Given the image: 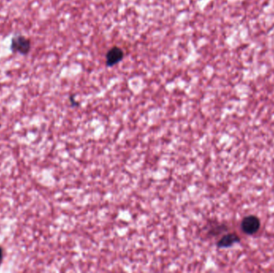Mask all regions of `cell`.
Here are the masks:
<instances>
[{"mask_svg":"<svg viewBox=\"0 0 274 273\" xmlns=\"http://www.w3.org/2000/svg\"><path fill=\"white\" fill-rule=\"evenodd\" d=\"M241 230L247 235H254L259 231L261 221L258 216L250 215L245 216L241 224Z\"/></svg>","mask_w":274,"mask_h":273,"instance_id":"obj_2","label":"cell"},{"mask_svg":"<svg viewBox=\"0 0 274 273\" xmlns=\"http://www.w3.org/2000/svg\"><path fill=\"white\" fill-rule=\"evenodd\" d=\"M241 241V238L236 233H228L220 238L217 242V245L219 249H224V247H230L234 245L235 243H239Z\"/></svg>","mask_w":274,"mask_h":273,"instance_id":"obj_4","label":"cell"},{"mask_svg":"<svg viewBox=\"0 0 274 273\" xmlns=\"http://www.w3.org/2000/svg\"><path fill=\"white\" fill-rule=\"evenodd\" d=\"M70 101H71V104H72V105H73V106H78L79 103L76 102V100H75L74 95H71Z\"/></svg>","mask_w":274,"mask_h":273,"instance_id":"obj_5","label":"cell"},{"mask_svg":"<svg viewBox=\"0 0 274 273\" xmlns=\"http://www.w3.org/2000/svg\"><path fill=\"white\" fill-rule=\"evenodd\" d=\"M3 254H4V250H3L2 247H0V262L3 259Z\"/></svg>","mask_w":274,"mask_h":273,"instance_id":"obj_6","label":"cell"},{"mask_svg":"<svg viewBox=\"0 0 274 273\" xmlns=\"http://www.w3.org/2000/svg\"><path fill=\"white\" fill-rule=\"evenodd\" d=\"M124 52L119 46H112L106 54V66L108 67H114L124 60Z\"/></svg>","mask_w":274,"mask_h":273,"instance_id":"obj_3","label":"cell"},{"mask_svg":"<svg viewBox=\"0 0 274 273\" xmlns=\"http://www.w3.org/2000/svg\"><path fill=\"white\" fill-rule=\"evenodd\" d=\"M10 49L13 53L28 56L32 49L31 39L22 35H15L11 38Z\"/></svg>","mask_w":274,"mask_h":273,"instance_id":"obj_1","label":"cell"}]
</instances>
